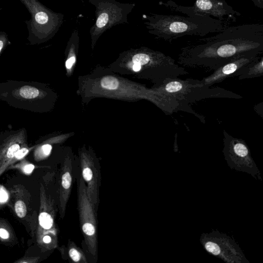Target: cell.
I'll return each mask as SVG.
<instances>
[{
	"label": "cell",
	"mask_w": 263,
	"mask_h": 263,
	"mask_svg": "<svg viewBox=\"0 0 263 263\" xmlns=\"http://www.w3.org/2000/svg\"><path fill=\"white\" fill-rule=\"evenodd\" d=\"M171 11L186 15H209L221 21L235 22L241 14L230 6L225 0H195L192 6L180 5L172 0L161 2Z\"/></svg>",
	"instance_id": "9c48e42d"
},
{
	"label": "cell",
	"mask_w": 263,
	"mask_h": 263,
	"mask_svg": "<svg viewBox=\"0 0 263 263\" xmlns=\"http://www.w3.org/2000/svg\"><path fill=\"white\" fill-rule=\"evenodd\" d=\"M17 168L24 174L29 175L33 172L35 166L24 158L21 161L9 166L8 168Z\"/></svg>",
	"instance_id": "603a6c76"
},
{
	"label": "cell",
	"mask_w": 263,
	"mask_h": 263,
	"mask_svg": "<svg viewBox=\"0 0 263 263\" xmlns=\"http://www.w3.org/2000/svg\"><path fill=\"white\" fill-rule=\"evenodd\" d=\"M7 190L9 193L7 206L32 238L35 233L37 212L32 208L30 193L22 184L14 185Z\"/></svg>",
	"instance_id": "30bf717a"
},
{
	"label": "cell",
	"mask_w": 263,
	"mask_h": 263,
	"mask_svg": "<svg viewBox=\"0 0 263 263\" xmlns=\"http://www.w3.org/2000/svg\"><path fill=\"white\" fill-rule=\"evenodd\" d=\"M81 177L86 186L88 198L97 211L100 202L101 167L99 160L93 149L84 145L78 151Z\"/></svg>",
	"instance_id": "8fae6325"
},
{
	"label": "cell",
	"mask_w": 263,
	"mask_h": 263,
	"mask_svg": "<svg viewBox=\"0 0 263 263\" xmlns=\"http://www.w3.org/2000/svg\"><path fill=\"white\" fill-rule=\"evenodd\" d=\"M9 200V193L4 186L0 184V210L7 205Z\"/></svg>",
	"instance_id": "cb8c5ba5"
},
{
	"label": "cell",
	"mask_w": 263,
	"mask_h": 263,
	"mask_svg": "<svg viewBox=\"0 0 263 263\" xmlns=\"http://www.w3.org/2000/svg\"><path fill=\"white\" fill-rule=\"evenodd\" d=\"M28 144L27 130L24 127L0 132V176L12 165L17 151Z\"/></svg>",
	"instance_id": "5bb4252c"
},
{
	"label": "cell",
	"mask_w": 263,
	"mask_h": 263,
	"mask_svg": "<svg viewBox=\"0 0 263 263\" xmlns=\"http://www.w3.org/2000/svg\"><path fill=\"white\" fill-rule=\"evenodd\" d=\"M0 242L7 247H13L18 243V238L10 222L0 217Z\"/></svg>",
	"instance_id": "44dd1931"
},
{
	"label": "cell",
	"mask_w": 263,
	"mask_h": 263,
	"mask_svg": "<svg viewBox=\"0 0 263 263\" xmlns=\"http://www.w3.org/2000/svg\"><path fill=\"white\" fill-rule=\"evenodd\" d=\"M201 242L208 252L226 261L241 262L243 260H246L238 245L230 237L223 234L213 232L203 234Z\"/></svg>",
	"instance_id": "4fadbf2b"
},
{
	"label": "cell",
	"mask_w": 263,
	"mask_h": 263,
	"mask_svg": "<svg viewBox=\"0 0 263 263\" xmlns=\"http://www.w3.org/2000/svg\"><path fill=\"white\" fill-rule=\"evenodd\" d=\"M73 133H54L40 137L33 145V158L40 162L48 158L54 147L64 143Z\"/></svg>",
	"instance_id": "e0dca14e"
},
{
	"label": "cell",
	"mask_w": 263,
	"mask_h": 263,
	"mask_svg": "<svg viewBox=\"0 0 263 263\" xmlns=\"http://www.w3.org/2000/svg\"><path fill=\"white\" fill-rule=\"evenodd\" d=\"M154 33L169 42L185 35L203 37L216 33L230 26L231 23L221 21L209 15L188 14L157 15L153 18Z\"/></svg>",
	"instance_id": "5b68a950"
},
{
	"label": "cell",
	"mask_w": 263,
	"mask_h": 263,
	"mask_svg": "<svg viewBox=\"0 0 263 263\" xmlns=\"http://www.w3.org/2000/svg\"><path fill=\"white\" fill-rule=\"evenodd\" d=\"M66 153L62 163L59 182L58 211L60 217L63 219L65 215L67 204L69 200L73 182V156L70 147L65 149Z\"/></svg>",
	"instance_id": "9a60e30c"
},
{
	"label": "cell",
	"mask_w": 263,
	"mask_h": 263,
	"mask_svg": "<svg viewBox=\"0 0 263 263\" xmlns=\"http://www.w3.org/2000/svg\"><path fill=\"white\" fill-rule=\"evenodd\" d=\"M77 93L85 104L99 98L128 102L146 100L165 112L184 109V105L174 98L122 77L108 67L97 66L89 73L79 76Z\"/></svg>",
	"instance_id": "7a4b0ae2"
},
{
	"label": "cell",
	"mask_w": 263,
	"mask_h": 263,
	"mask_svg": "<svg viewBox=\"0 0 263 263\" xmlns=\"http://www.w3.org/2000/svg\"><path fill=\"white\" fill-rule=\"evenodd\" d=\"M254 5L260 9L263 8V0H251Z\"/></svg>",
	"instance_id": "4316f807"
},
{
	"label": "cell",
	"mask_w": 263,
	"mask_h": 263,
	"mask_svg": "<svg viewBox=\"0 0 263 263\" xmlns=\"http://www.w3.org/2000/svg\"><path fill=\"white\" fill-rule=\"evenodd\" d=\"M154 90L169 95L182 104L190 103L208 98L241 99L234 92L220 87L210 88L203 85L200 80L192 79H170L161 85L152 88Z\"/></svg>",
	"instance_id": "8992f818"
},
{
	"label": "cell",
	"mask_w": 263,
	"mask_h": 263,
	"mask_svg": "<svg viewBox=\"0 0 263 263\" xmlns=\"http://www.w3.org/2000/svg\"><path fill=\"white\" fill-rule=\"evenodd\" d=\"M9 41L8 35L3 31L0 32V55L8 45Z\"/></svg>",
	"instance_id": "d4e9b609"
},
{
	"label": "cell",
	"mask_w": 263,
	"mask_h": 263,
	"mask_svg": "<svg viewBox=\"0 0 263 263\" xmlns=\"http://www.w3.org/2000/svg\"><path fill=\"white\" fill-rule=\"evenodd\" d=\"M27 7L31 14V18L26 22L29 32L28 40L30 45L37 44L40 26L46 24L48 15L46 12L40 10L36 0H20Z\"/></svg>",
	"instance_id": "ac0fdd59"
},
{
	"label": "cell",
	"mask_w": 263,
	"mask_h": 263,
	"mask_svg": "<svg viewBox=\"0 0 263 263\" xmlns=\"http://www.w3.org/2000/svg\"><path fill=\"white\" fill-rule=\"evenodd\" d=\"M62 257L70 261L78 263H87L88 260L85 252L72 241L69 240L67 246L58 247Z\"/></svg>",
	"instance_id": "d6986e66"
},
{
	"label": "cell",
	"mask_w": 263,
	"mask_h": 263,
	"mask_svg": "<svg viewBox=\"0 0 263 263\" xmlns=\"http://www.w3.org/2000/svg\"><path fill=\"white\" fill-rule=\"evenodd\" d=\"M45 253V252H44ZM35 254L29 252L28 250L26 252L23 256L13 261L14 263H38L45 259V255Z\"/></svg>",
	"instance_id": "7402d4cb"
},
{
	"label": "cell",
	"mask_w": 263,
	"mask_h": 263,
	"mask_svg": "<svg viewBox=\"0 0 263 263\" xmlns=\"http://www.w3.org/2000/svg\"><path fill=\"white\" fill-rule=\"evenodd\" d=\"M263 76V57L259 55L256 59L240 68L236 73L240 80L260 77Z\"/></svg>",
	"instance_id": "ffe728a7"
},
{
	"label": "cell",
	"mask_w": 263,
	"mask_h": 263,
	"mask_svg": "<svg viewBox=\"0 0 263 263\" xmlns=\"http://www.w3.org/2000/svg\"><path fill=\"white\" fill-rule=\"evenodd\" d=\"M58 208L43 184L40 188V205L33 239L42 252L52 251L59 247V229L56 222Z\"/></svg>",
	"instance_id": "52a82bcc"
},
{
	"label": "cell",
	"mask_w": 263,
	"mask_h": 263,
	"mask_svg": "<svg viewBox=\"0 0 263 263\" xmlns=\"http://www.w3.org/2000/svg\"><path fill=\"white\" fill-rule=\"evenodd\" d=\"M58 98L57 93L43 83L11 80L0 83V100L15 108L49 112L54 109Z\"/></svg>",
	"instance_id": "277c9868"
},
{
	"label": "cell",
	"mask_w": 263,
	"mask_h": 263,
	"mask_svg": "<svg viewBox=\"0 0 263 263\" xmlns=\"http://www.w3.org/2000/svg\"><path fill=\"white\" fill-rule=\"evenodd\" d=\"M263 53V25L229 26L215 35L189 41L178 63L183 66L216 70L242 56Z\"/></svg>",
	"instance_id": "6da1fadb"
},
{
	"label": "cell",
	"mask_w": 263,
	"mask_h": 263,
	"mask_svg": "<svg viewBox=\"0 0 263 263\" xmlns=\"http://www.w3.org/2000/svg\"><path fill=\"white\" fill-rule=\"evenodd\" d=\"M77 202L85 251L92 260L96 262L98 252L97 211L88 198L85 183L81 176L77 180Z\"/></svg>",
	"instance_id": "ba28073f"
},
{
	"label": "cell",
	"mask_w": 263,
	"mask_h": 263,
	"mask_svg": "<svg viewBox=\"0 0 263 263\" xmlns=\"http://www.w3.org/2000/svg\"><path fill=\"white\" fill-rule=\"evenodd\" d=\"M108 21V15L106 13H103L98 18L96 25L98 28H102L105 26Z\"/></svg>",
	"instance_id": "484cf974"
},
{
	"label": "cell",
	"mask_w": 263,
	"mask_h": 263,
	"mask_svg": "<svg viewBox=\"0 0 263 263\" xmlns=\"http://www.w3.org/2000/svg\"><path fill=\"white\" fill-rule=\"evenodd\" d=\"M223 134V153L229 165L231 168L246 172L253 176H258L259 172L246 142L241 139L233 137L224 129Z\"/></svg>",
	"instance_id": "7c38bea8"
},
{
	"label": "cell",
	"mask_w": 263,
	"mask_h": 263,
	"mask_svg": "<svg viewBox=\"0 0 263 263\" xmlns=\"http://www.w3.org/2000/svg\"><path fill=\"white\" fill-rule=\"evenodd\" d=\"M108 67L120 75L149 80L154 84L152 88L161 85L168 80L189 73L171 57L149 49L120 58Z\"/></svg>",
	"instance_id": "3957f363"
},
{
	"label": "cell",
	"mask_w": 263,
	"mask_h": 263,
	"mask_svg": "<svg viewBox=\"0 0 263 263\" xmlns=\"http://www.w3.org/2000/svg\"><path fill=\"white\" fill-rule=\"evenodd\" d=\"M260 55H245L238 58L214 70L212 73L200 81L203 85L208 87L220 83L227 78L236 76L240 68L254 60Z\"/></svg>",
	"instance_id": "2e32d148"
}]
</instances>
